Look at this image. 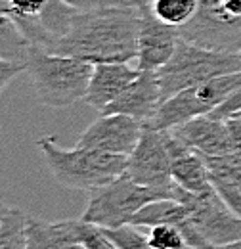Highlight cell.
<instances>
[{
  "label": "cell",
  "instance_id": "e0dca14e",
  "mask_svg": "<svg viewBox=\"0 0 241 249\" xmlns=\"http://www.w3.org/2000/svg\"><path fill=\"white\" fill-rule=\"evenodd\" d=\"M31 50L33 46L17 27V23L8 14L0 12V56L14 62L27 63Z\"/></svg>",
  "mask_w": 241,
  "mask_h": 249
},
{
  "label": "cell",
  "instance_id": "e575fe53",
  "mask_svg": "<svg viewBox=\"0 0 241 249\" xmlns=\"http://www.w3.org/2000/svg\"><path fill=\"white\" fill-rule=\"evenodd\" d=\"M240 56H241V52H240Z\"/></svg>",
  "mask_w": 241,
  "mask_h": 249
},
{
  "label": "cell",
  "instance_id": "ffe728a7",
  "mask_svg": "<svg viewBox=\"0 0 241 249\" xmlns=\"http://www.w3.org/2000/svg\"><path fill=\"white\" fill-rule=\"evenodd\" d=\"M212 182H224L241 188V156L232 152L226 156L205 157Z\"/></svg>",
  "mask_w": 241,
  "mask_h": 249
},
{
  "label": "cell",
  "instance_id": "484cf974",
  "mask_svg": "<svg viewBox=\"0 0 241 249\" xmlns=\"http://www.w3.org/2000/svg\"><path fill=\"white\" fill-rule=\"evenodd\" d=\"M236 113H241V85L209 115L218 117V119H228V117H232Z\"/></svg>",
  "mask_w": 241,
  "mask_h": 249
},
{
  "label": "cell",
  "instance_id": "d4e9b609",
  "mask_svg": "<svg viewBox=\"0 0 241 249\" xmlns=\"http://www.w3.org/2000/svg\"><path fill=\"white\" fill-rule=\"evenodd\" d=\"M214 190L220 194V197L226 201V205L241 217V188L232 186V184H224V182H212Z\"/></svg>",
  "mask_w": 241,
  "mask_h": 249
},
{
  "label": "cell",
  "instance_id": "7c38bea8",
  "mask_svg": "<svg viewBox=\"0 0 241 249\" xmlns=\"http://www.w3.org/2000/svg\"><path fill=\"white\" fill-rule=\"evenodd\" d=\"M161 104L163 98L157 71H140V75L102 113H122L148 124Z\"/></svg>",
  "mask_w": 241,
  "mask_h": 249
},
{
  "label": "cell",
  "instance_id": "836d02e7",
  "mask_svg": "<svg viewBox=\"0 0 241 249\" xmlns=\"http://www.w3.org/2000/svg\"><path fill=\"white\" fill-rule=\"evenodd\" d=\"M128 2H138V0H128Z\"/></svg>",
  "mask_w": 241,
  "mask_h": 249
},
{
  "label": "cell",
  "instance_id": "6da1fadb",
  "mask_svg": "<svg viewBox=\"0 0 241 249\" xmlns=\"http://www.w3.org/2000/svg\"><path fill=\"white\" fill-rule=\"evenodd\" d=\"M142 4L102 6L79 12L52 54L73 56L88 63H128L138 56Z\"/></svg>",
  "mask_w": 241,
  "mask_h": 249
},
{
  "label": "cell",
  "instance_id": "83f0119b",
  "mask_svg": "<svg viewBox=\"0 0 241 249\" xmlns=\"http://www.w3.org/2000/svg\"><path fill=\"white\" fill-rule=\"evenodd\" d=\"M65 4L77 8L79 12H88V10H96L102 6H117V4H132L128 0H63Z\"/></svg>",
  "mask_w": 241,
  "mask_h": 249
},
{
  "label": "cell",
  "instance_id": "8992f818",
  "mask_svg": "<svg viewBox=\"0 0 241 249\" xmlns=\"http://www.w3.org/2000/svg\"><path fill=\"white\" fill-rule=\"evenodd\" d=\"M182 38L218 52H241V0H199L195 18L178 29Z\"/></svg>",
  "mask_w": 241,
  "mask_h": 249
},
{
  "label": "cell",
  "instance_id": "1f68e13d",
  "mask_svg": "<svg viewBox=\"0 0 241 249\" xmlns=\"http://www.w3.org/2000/svg\"><path fill=\"white\" fill-rule=\"evenodd\" d=\"M8 205H4V203H0V226H2V220H4V217H6V213H8Z\"/></svg>",
  "mask_w": 241,
  "mask_h": 249
},
{
  "label": "cell",
  "instance_id": "4fadbf2b",
  "mask_svg": "<svg viewBox=\"0 0 241 249\" xmlns=\"http://www.w3.org/2000/svg\"><path fill=\"white\" fill-rule=\"evenodd\" d=\"M186 146L195 150L203 157L226 156L234 152L232 136L226 119H218L212 115H199L191 121L171 128Z\"/></svg>",
  "mask_w": 241,
  "mask_h": 249
},
{
  "label": "cell",
  "instance_id": "f546056e",
  "mask_svg": "<svg viewBox=\"0 0 241 249\" xmlns=\"http://www.w3.org/2000/svg\"><path fill=\"white\" fill-rule=\"evenodd\" d=\"M211 249H241V240L232 242V244H226V246H212Z\"/></svg>",
  "mask_w": 241,
  "mask_h": 249
},
{
  "label": "cell",
  "instance_id": "d6986e66",
  "mask_svg": "<svg viewBox=\"0 0 241 249\" xmlns=\"http://www.w3.org/2000/svg\"><path fill=\"white\" fill-rule=\"evenodd\" d=\"M27 215L17 207H10L0 226V249H27L25 238Z\"/></svg>",
  "mask_w": 241,
  "mask_h": 249
},
{
  "label": "cell",
  "instance_id": "2e32d148",
  "mask_svg": "<svg viewBox=\"0 0 241 249\" xmlns=\"http://www.w3.org/2000/svg\"><path fill=\"white\" fill-rule=\"evenodd\" d=\"M79 218L67 220H40L27 217L25 220V238L27 249H85L77 234Z\"/></svg>",
  "mask_w": 241,
  "mask_h": 249
},
{
  "label": "cell",
  "instance_id": "44dd1931",
  "mask_svg": "<svg viewBox=\"0 0 241 249\" xmlns=\"http://www.w3.org/2000/svg\"><path fill=\"white\" fill-rule=\"evenodd\" d=\"M102 228V226H100ZM103 232L115 242L119 249H155L148 234H142L134 224H122L117 228H103Z\"/></svg>",
  "mask_w": 241,
  "mask_h": 249
},
{
  "label": "cell",
  "instance_id": "f1b7e54d",
  "mask_svg": "<svg viewBox=\"0 0 241 249\" xmlns=\"http://www.w3.org/2000/svg\"><path fill=\"white\" fill-rule=\"evenodd\" d=\"M226 123H228V128H230V136H232L234 152L241 156V113H236V115L228 117Z\"/></svg>",
  "mask_w": 241,
  "mask_h": 249
},
{
  "label": "cell",
  "instance_id": "4dcf8cb0",
  "mask_svg": "<svg viewBox=\"0 0 241 249\" xmlns=\"http://www.w3.org/2000/svg\"><path fill=\"white\" fill-rule=\"evenodd\" d=\"M10 10H12V0H0V12L10 16Z\"/></svg>",
  "mask_w": 241,
  "mask_h": 249
},
{
  "label": "cell",
  "instance_id": "30bf717a",
  "mask_svg": "<svg viewBox=\"0 0 241 249\" xmlns=\"http://www.w3.org/2000/svg\"><path fill=\"white\" fill-rule=\"evenodd\" d=\"M146 128V123L122 115V113H100L86 130L79 136L77 146L96 148L117 156H130Z\"/></svg>",
  "mask_w": 241,
  "mask_h": 249
},
{
  "label": "cell",
  "instance_id": "ba28073f",
  "mask_svg": "<svg viewBox=\"0 0 241 249\" xmlns=\"http://www.w3.org/2000/svg\"><path fill=\"white\" fill-rule=\"evenodd\" d=\"M201 238L211 246H226L241 240V217H238L220 194L212 188L201 194L182 190L178 196Z\"/></svg>",
  "mask_w": 241,
  "mask_h": 249
},
{
  "label": "cell",
  "instance_id": "3957f363",
  "mask_svg": "<svg viewBox=\"0 0 241 249\" xmlns=\"http://www.w3.org/2000/svg\"><path fill=\"white\" fill-rule=\"evenodd\" d=\"M27 71L42 106L67 107L77 100H85L94 63L33 48L27 60Z\"/></svg>",
  "mask_w": 241,
  "mask_h": 249
},
{
  "label": "cell",
  "instance_id": "603a6c76",
  "mask_svg": "<svg viewBox=\"0 0 241 249\" xmlns=\"http://www.w3.org/2000/svg\"><path fill=\"white\" fill-rule=\"evenodd\" d=\"M77 234H79V242L85 249H119L115 246V242L103 232V228L85 222L81 218L77 222Z\"/></svg>",
  "mask_w": 241,
  "mask_h": 249
},
{
  "label": "cell",
  "instance_id": "d6a6232c",
  "mask_svg": "<svg viewBox=\"0 0 241 249\" xmlns=\"http://www.w3.org/2000/svg\"><path fill=\"white\" fill-rule=\"evenodd\" d=\"M151 0H138V4H150Z\"/></svg>",
  "mask_w": 241,
  "mask_h": 249
},
{
  "label": "cell",
  "instance_id": "52a82bcc",
  "mask_svg": "<svg viewBox=\"0 0 241 249\" xmlns=\"http://www.w3.org/2000/svg\"><path fill=\"white\" fill-rule=\"evenodd\" d=\"M240 85L241 71H238L180 90L159 106L155 117L148 124L157 130H167L186 121H191L199 115H209Z\"/></svg>",
  "mask_w": 241,
  "mask_h": 249
},
{
  "label": "cell",
  "instance_id": "7a4b0ae2",
  "mask_svg": "<svg viewBox=\"0 0 241 249\" xmlns=\"http://www.w3.org/2000/svg\"><path fill=\"white\" fill-rule=\"evenodd\" d=\"M36 146L54 180L69 190L90 192L115 180L126 171L128 156H117L85 146L65 150L52 134L40 136Z\"/></svg>",
  "mask_w": 241,
  "mask_h": 249
},
{
  "label": "cell",
  "instance_id": "ac0fdd59",
  "mask_svg": "<svg viewBox=\"0 0 241 249\" xmlns=\"http://www.w3.org/2000/svg\"><path fill=\"white\" fill-rule=\"evenodd\" d=\"M148 6L157 19L180 29L195 18L199 0H151Z\"/></svg>",
  "mask_w": 241,
  "mask_h": 249
},
{
  "label": "cell",
  "instance_id": "5bb4252c",
  "mask_svg": "<svg viewBox=\"0 0 241 249\" xmlns=\"http://www.w3.org/2000/svg\"><path fill=\"white\" fill-rule=\"evenodd\" d=\"M167 146L171 154V177L186 192L201 194L212 190V180L207 161L201 154L186 146L180 138L167 128Z\"/></svg>",
  "mask_w": 241,
  "mask_h": 249
},
{
  "label": "cell",
  "instance_id": "7402d4cb",
  "mask_svg": "<svg viewBox=\"0 0 241 249\" xmlns=\"http://www.w3.org/2000/svg\"><path fill=\"white\" fill-rule=\"evenodd\" d=\"M150 244L155 249H184L186 238L180 232V228L172 224H155L150 228Z\"/></svg>",
  "mask_w": 241,
  "mask_h": 249
},
{
  "label": "cell",
  "instance_id": "cb8c5ba5",
  "mask_svg": "<svg viewBox=\"0 0 241 249\" xmlns=\"http://www.w3.org/2000/svg\"><path fill=\"white\" fill-rule=\"evenodd\" d=\"M48 2H50V0H12L10 18H12L14 21L36 18V16L46 8Z\"/></svg>",
  "mask_w": 241,
  "mask_h": 249
},
{
  "label": "cell",
  "instance_id": "9a60e30c",
  "mask_svg": "<svg viewBox=\"0 0 241 249\" xmlns=\"http://www.w3.org/2000/svg\"><path fill=\"white\" fill-rule=\"evenodd\" d=\"M138 75L140 69H132L126 63H94L85 102L102 113Z\"/></svg>",
  "mask_w": 241,
  "mask_h": 249
},
{
  "label": "cell",
  "instance_id": "9c48e42d",
  "mask_svg": "<svg viewBox=\"0 0 241 249\" xmlns=\"http://www.w3.org/2000/svg\"><path fill=\"white\" fill-rule=\"evenodd\" d=\"M124 175L144 186L163 190H174L178 186L171 177V154L165 130L146 124L134 152L128 156Z\"/></svg>",
  "mask_w": 241,
  "mask_h": 249
},
{
  "label": "cell",
  "instance_id": "8fae6325",
  "mask_svg": "<svg viewBox=\"0 0 241 249\" xmlns=\"http://www.w3.org/2000/svg\"><path fill=\"white\" fill-rule=\"evenodd\" d=\"M180 33L176 27L163 23L151 14L150 6L142 4V23L138 31L136 67L140 71H157L169 62L176 50Z\"/></svg>",
  "mask_w": 241,
  "mask_h": 249
},
{
  "label": "cell",
  "instance_id": "5b68a950",
  "mask_svg": "<svg viewBox=\"0 0 241 249\" xmlns=\"http://www.w3.org/2000/svg\"><path fill=\"white\" fill-rule=\"evenodd\" d=\"M180 192V186L174 190L151 188L134 182L126 175H120L115 180L90 190V197L81 220L102 228H117L122 224H130L132 217L150 201L163 197L178 199Z\"/></svg>",
  "mask_w": 241,
  "mask_h": 249
},
{
  "label": "cell",
  "instance_id": "277c9868",
  "mask_svg": "<svg viewBox=\"0 0 241 249\" xmlns=\"http://www.w3.org/2000/svg\"><path fill=\"white\" fill-rule=\"evenodd\" d=\"M241 71V56L197 46L186 38L178 40L172 58L157 69L163 102L180 90Z\"/></svg>",
  "mask_w": 241,
  "mask_h": 249
},
{
  "label": "cell",
  "instance_id": "4316f807",
  "mask_svg": "<svg viewBox=\"0 0 241 249\" xmlns=\"http://www.w3.org/2000/svg\"><path fill=\"white\" fill-rule=\"evenodd\" d=\"M21 71H27V63L14 62V60H8V58H2V56H0V92L16 79Z\"/></svg>",
  "mask_w": 241,
  "mask_h": 249
}]
</instances>
